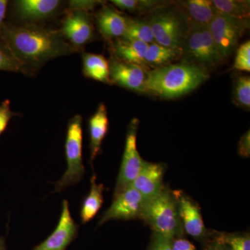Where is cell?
<instances>
[{
	"mask_svg": "<svg viewBox=\"0 0 250 250\" xmlns=\"http://www.w3.org/2000/svg\"><path fill=\"white\" fill-rule=\"evenodd\" d=\"M0 40L22 65L24 74L39 70L52 59L80 51L69 43L60 31L34 24L17 26L4 22Z\"/></svg>",
	"mask_w": 250,
	"mask_h": 250,
	"instance_id": "1",
	"label": "cell"
},
{
	"mask_svg": "<svg viewBox=\"0 0 250 250\" xmlns=\"http://www.w3.org/2000/svg\"><path fill=\"white\" fill-rule=\"evenodd\" d=\"M208 78L202 67L179 63L159 67L149 72L145 82V92L163 98H174L188 93Z\"/></svg>",
	"mask_w": 250,
	"mask_h": 250,
	"instance_id": "2",
	"label": "cell"
},
{
	"mask_svg": "<svg viewBox=\"0 0 250 250\" xmlns=\"http://www.w3.org/2000/svg\"><path fill=\"white\" fill-rule=\"evenodd\" d=\"M141 219L154 233L173 240L183 233L178 204L174 192L165 188L156 196L146 200Z\"/></svg>",
	"mask_w": 250,
	"mask_h": 250,
	"instance_id": "3",
	"label": "cell"
},
{
	"mask_svg": "<svg viewBox=\"0 0 250 250\" xmlns=\"http://www.w3.org/2000/svg\"><path fill=\"white\" fill-rule=\"evenodd\" d=\"M82 117L79 114L68 122L65 143L67 170L62 174V178L54 183V191L60 192L67 187L75 185L82 180L85 173L82 156Z\"/></svg>",
	"mask_w": 250,
	"mask_h": 250,
	"instance_id": "4",
	"label": "cell"
},
{
	"mask_svg": "<svg viewBox=\"0 0 250 250\" xmlns=\"http://www.w3.org/2000/svg\"><path fill=\"white\" fill-rule=\"evenodd\" d=\"M248 27V20L236 19L220 13L213 18L208 29L223 59L232 53Z\"/></svg>",
	"mask_w": 250,
	"mask_h": 250,
	"instance_id": "5",
	"label": "cell"
},
{
	"mask_svg": "<svg viewBox=\"0 0 250 250\" xmlns=\"http://www.w3.org/2000/svg\"><path fill=\"white\" fill-rule=\"evenodd\" d=\"M137 128L138 120H132L128 126L124 154L114 195L131 186L142 168L144 160L140 156L137 149Z\"/></svg>",
	"mask_w": 250,
	"mask_h": 250,
	"instance_id": "6",
	"label": "cell"
},
{
	"mask_svg": "<svg viewBox=\"0 0 250 250\" xmlns=\"http://www.w3.org/2000/svg\"><path fill=\"white\" fill-rule=\"evenodd\" d=\"M146 200L132 186L114 195L111 205L100 219L99 225L111 220L141 218Z\"/></svg>",
	"mask_w": 250,
	"mask_h": 250,
	"instance_id": "7",
	"label": "cell"
},
{
	"mask_svg": "<svg viewBox=\"0 0 250 250\" xmlns=\"http://www.w3.org/2000/svg\"><path fill=\"white\" fill-rule=\"evenodd\" d=\"M59 31L69 43L80 50L95 37L91 16L85 11L69 10Z\"/></svg>",
	"mask_w": 250,
	"mask_h": 250,
	"instance_id": "8",
	"label": "cell"
},
{
	"mask_svg": "<svg viewBox=\"0 0 250 250\" xmlns=\"http://www.w3.org/2000/svg\"><path fill=\"white\" fill-rule=\"evenodd\" d=\"M187 47L192 58L204 65H217L223 59L215 46L208 27H190Z\"/></svg>",
	"mask_w": 250,
	"mask_h": 250,
	"instance_id": "9",
	"label": "cell"
},
{
	"mask_svg": "<svg viewBox=\"0 0 250 250\" xmlns=\"http://www.w3.org/2000/svg\"><path fill=\"white\" fill-rule=\"evenodd\" d=\"M79 225L72 218L69 202L63 200L62 214L52 234L34 250H65L78 233Z\"/></svg>",
	"mask_w": 250,
	"mask_h": 250,
	"instance_id": "10",
	"label": "cell"
},
{
	"mask_svg": "<svg viewBox=\"0 0 250 250\" xmlns=\"http://www.w3.org/2000/svg\"><path fill=\"white\" fill-rule=\"evenodd\" d=\"M149 23L156 43L170 48H180L182 28L178 18L174 15L160 13L153 16Z\"/></svg>",
	"mask_w": 250,
	"mask_h": 250,
	"instance_id": "11",
	"label": "cell"
},
{
	"mask_svg": "<svg viewBox=\"0 0 250 250\" xmlns=\"http://www.w3.org/2000/svg\"><path fill=\"white\" fill-rule=\"evenodd\" d=\"M108 62L111 83L134 91L145 92L146 75L142 66L123 62L114 56Z\"/></svg>",
	"mask_w": 250,
	"mask_h": 250,
	"instance_id": "12",
	"label": "cell"
},
{
	"mask_svg": "<svg viewBox=\"0 0 250 250\" xmlns=\"http://www.w3.org/2000/svg\"><path fill=\"white\" fill-rule=\"evenodd\" d=\"M177 200L179 216L184 231L197 239L207 234V229L198 205L181 192H173Z\"/></svg>",
	"mask_w": 250,
	"mask_h": 250,
	"instance_id": "13",
	"label": "cell"
},
{
	"mask_svg": "<svg viewBox=\"0 0 250 250\" xmlns=\"http://www.w3.org/2000/svg\"><path fill=\"white\" fill-rule=\"evenodd\" d=\"M164 174L165 166L164 164L144 161L142 168L131 186L146 200H149L165 188L164 184Z\"/></svg>",
	"mask_w": 250,
	"mask_h": 250,
	"instance_id": "14",
	"label": "cell"
},
{
	"mask_svg": "<svg viewBox=\"0 0 250 250\" xmlns=\"http://www.w3.org/2000/svg\"><path fill=\"white\" fill-rule=\"evenodd\" d=\"M61 4L59 0H18L14 1V8L18 18L34 23L52 17Z\"/></svg>",
	"mask_w": 250,
	"mask_h": 250,
	"instance_id": "15",
	"label": "cell"
},
{
	"mask_svg": "<svg viewBox=\"0 0 250 250\" xmlns=\"http://www.w3.org/2000/svg\"><path fill=\"white\" fill-rule=\"evenodd\" d=\"M99 31L106 40L119 39L124 36L127 18L111 6H104L96 15Z\"/></svg>",
	"mask_w": 250,
	"mask_h": 250,
	"instance_id": "16",
	"label": "cell"
},
{
	"mask_svg": "<svg viewBox=\"0 0 250 250\" xmlns=\"http://www.w3.org/2000/svg\"><path fill=\"white\" fill-rule=\"evenodd\" d=\"M107 110L103 103L99 105L96 112L88 121L90 136V164L93 167V161L101 150L102 144L108 131Z\"/></svg>",
	"mask_w": 250,
	"mask_h": 250,
	"instance_id": "17",
	"label": "cell"
},
{
	"mask_svg": "<svg viewBox=\"0 0 250 250\" xmlns=\"http://www.w3.org/2000/svg\"><path fill=\"white\" fill-rule=\"evenodd\" d=\"M149 45L121 37L114 41L112 49L113 56L120 60L142 66L146 63L145 56Z\"/></svg>",
	"mask_w": 250,
	"mask_h": 250,
	"instance_id": "18",
	"label": "cell"
},
{
	"mask_svg": "<svg viewBox=\"0 0 250 250\" xmlns=\"http://www.w3.org/2000/svg\"><path fill=\"white\" fill-rule=\"evenodd\" d=\"M184 4L188 17L192 22L191 27H208L218 14L212 1L189 0Z\"/></svg>",
	"mask_w": 250,
	"mask_h": 250,
	"instance_id": "19",
	"label": "cell"
},
{
	"mask_svg": "<svg viewBox=\"0 0 250 250\" xmlns=\"http://www.w3.org/2000/svg\"><path fill=\"white\" fill-rule=\"evenodd\" d=\"M84 77L105 83H111L109 77V62L102 54L83 52L82 54Z\"/></svg>",
	"mask_w": 250,
	"mask_h": 250,
	"instance_id": "20",
	"label": "cell"
},
{
	"mask_svg": "<svg viewBox=\"0 0 250 250\" xmlns=\"http://www.w3.org/2000/svg\"><path fill=\"white\" fill-rule=\"evenodd\" d=\"M90 190L89 193L82 202L80 210L81 221L82 224L88 223L97 215L103 205L104 186L98 184L96 177L93 175L90 179Z\"/></svg>",
	"mask_w": 250,
	"mask_h": 250,
	"instance_id": "21",
	"label": "cell"
},
{
	"mask_svg": "<svg viewBox=\"0 0 250 250\" xmlns=\"http://www.w3.org/2000/svg\"><path fill=\"white\" fill-rule=\"evenodd\" d=\"M212 3L218 13L236 19L249 20L250 1L243 0H213Z\"/></svg>",
	"mask_w": 250,
	"mask_h": 250,
	"instance_id": "22",
	"label": "cell"
},
{
	"mask_svg": "<svg viewBox=\"0 0 250 250\" xmlns=\"http://www.w3.org/2000/svg\"><path fill=\"white\" fill-rule=\"evenodd\" d=\"M123 38L150 44L154 41L149 22L138 19H127Z\"/></svg>",
	"mask_w": 250,
	"mask_h": 250,
	"instance_id": "23",
	"label": "cell"
},
{
	"mask_svg": "<svg viewBox=\"0 0 250 250\" xmlns=\"http://www.w3.org/2000/svg\"><path fill=\"white\" fill-rule=\"evenodd\" d=\"M179 53V49L164 47L153 42L148 47L145 62L154 65H162L172 62L177 58Z\"/></svg>",
	"mask_w": 250,
	"mask_h": 250,
	"instance_id": "24",
	"label": "cell"
},
{
	"mask_svg": "<svg viewBox=\"0 0 250 250\" xmlns=\"http://www.w3.org/2000/svg\"><path fill=\"white\" fill-rule=\"evenodd\" d=\"M0 70L2 71L22 72L24 69L19 62L15 58L9 47L0 40Z\"/></svg>",
	"mask_w": 250,
	"mask_h": 250,
	"instance_id": "25",
	"label": "cell"
},
{
	"mask_svg": "<svg viewBox=\"0 0 250 250\" xmlns=\"http://www.w3.org/2000/svg\"><path fill=\"white\" fill-rule=\"evenodd\" d=\"M233 98L236 103L243 107L250 106V78L241 76L237 79L233 90Z\"/></svg>",
	"mask_w": 250,
	"mask_h": 250,
	"instance_id": "26",
	"label": "cell"
},
{
	"mask_svg": "<svg viewBox=\"0 0 250 250\" xmlns=\"http://www.w3.org/2000/svg\"><path fill=\"white\" fill-rule=\"evenodd\" d=\"M219 242L227 245L229 250H250V238L248 234H223Z\"/></svg>",
	"mask_w": 250,
	"mask_h": 250,
	"instance_id": "27",
	"label": "cell"
},
{
	"mask_svg": "<svg viewBox=\"0 0 250 250\" xmlns=\"http://www.w3.org/2000/svg\"><path fill=\"white\" fill-rule=\"evenodd\" d=\"M111 2L119 9L131 12L150 9L158 4V1L149 0H113Z\"/></svg>",
	"mask_w": 250,
	"mask_h": 250,
	"instance_id": "28",
	"label": "cell"
},
{
	"mask_svg": "<svg viewBox=\"0 0 250 250\" xmlns=\"http://www.w3.org/2000/svg\"><path fill=\"white\" fill-rule=\"evenodd\" d=\"M233 68L241 71H250V42L246 41L237 51Z\"/></svg>",
	"mask_w": 250,
	"mask_h": 250,
	"instance_id": "29",
	"label": "cell"
},
{
	"mask_svg": "<svg viewBox=\"0 0 250 250\" xmlns=\"http://www.w3.org/2000/svg\"><path fill=\"white\" fill-rule=\"evenodd\" d=\"M18 113L11 108V103L9 100H4L0 104V137L6 131L11 118L18 116Z\"/></svg>",
	"mask_w": 250,
	"mask_h": 250,
	"instance_id": "30",
	"label": "cell"
},
{
	"mask_svg": "<svg viewBox=\"0 0 250 250\" xmlns=\"http://www.w3.org/2000/svg\"><path fill=\"white\" fill-rule=\"evenodd\" d=\"M101 1H90V0H72L69 1V10L90 12L95 9Z\"/></svg>",
	"mask_w": 250,
	"mask_h": 250,
	"instance_id": "31",
	"label": "cell"
},
{
	"mask_svg": "<svg viewBox=\"0 0 250 250\" xmlns=\"http://www.w3.org/2000/svg\"><path fill=\"white\" fill-rule=\"evenodd\" d=\"M172 240L154 233L150 250H172Z\"/></svg>",
	"mask_w": 250,
	"mask_h": 250,
	"instance_id": "32",
	"label": "cell"
},
{
	"mask_svg": "<svg viewBox=\"0 0 250 250\" xmlns=\"http://www.w3.org/2000/svg\"><path fill=\"white\" fill-rule=\"evenodd\" d=\"M250 131L242 136L238 144V152L244 157H249L250 154Z\"/></svg>",
	"mask_w": 250,
	"mask_h": 250,
	"instance_id": "33",
	"label": "cell"
},
{
	"mask_svg": "<svg viewBox=\"0 0 250 250\" xmlns=\"http://www.w3.org/2000/svg\"><path fill=\"white\" fill-rule=\"evenodd\" d=\"M172 250H196L190 241L184 238H177L172 241Z\"/></svg>",
	"mask_w": 250,
	"mask_h": 250,
	"instance_id": "34",
	"label": "cell"
},
{
	"mask_svg": "<svg viewBox=\"0 0 250 250\" xmlns=\"http://www.w3.org/2000/svg\"><path fill=\"white\" fill-rule=\"evenodd\" d=\"M8 1L0 0V35H1V28L4 24V20L7 10Z\"/></svg>",
	"mask_w": 250,
	"mask_h": 250,
	"instance_id": "35",
	"label": "cell"
},
{
	"mask_svg": "<svg viewBox=\"0 0 250 250\" xmlns=\"http://www.w3.org/2000/svg\"><path fill=\"white\" fill-rule=\"evenodd\" d=\"M208 250H226L223 247V245L221 243L218 241V244L216 246H214L210 248Z\"/></svg>",
	"mask_w": 250,
	"mask_h": 250,
	"instance_id": "36",
	"label": "cell"
},
{
	"mask_svg": "<svg viewBox=\"0 0 250 250\" xmlns=\"http://www.w3.org/2000/svg\"><path fill=\"white\" fill-rule=\"evenodd\" d=\"M0 250H6L4 239L3 238H0Z\"/></svg>",
	"mask_w": 250,
	"mask_h": 250,
	"instance_id": "37",
	"label": "cell"
}]
</instances>
